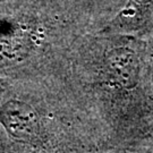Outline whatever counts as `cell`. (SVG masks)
<instances>
[{
	"instance_id": "obj_1",
	"label": "cell",
	"mask_w": 153,
	"mask_h": 153,
	"mask_svg": "<svg viewBox=\"0 0 153 153\" xmlns=\"http://www.w3.org/2000/svg\"><path fill=\"white\" fill-rule=\"evenodd\" d=\"M105 71L109 79L121 88L129 90L136 86L140 78V59L131 48L118 47L105 57Z\"/></svg>"
},
{
	"instance_id": "obj_2",
	"label": "cell",
	"mask_w": 153,
	"mask_h": 153,
	"mask_svg": "<svg viewBox=\"0 0 153 153\" xmlns=\"http://www.w3.org/2000/svg\"><path fill=\"white\" fill-rule=\"evenodd\" d=\"M1 119L7 131L18 140L31 142L39 135L38 114L23 101H8L2 108Z\"/></svg>"
}]
</instances>
